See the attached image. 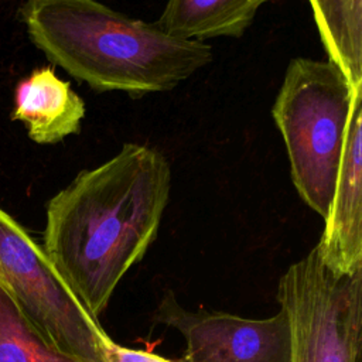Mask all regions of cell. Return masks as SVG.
<instances>
[{"instance_id": "8", "label": "cell", "mask_w": 362, "mask_h": 362, "mask_svg": "<svg viewBox=\"0 0 362 362\" xmlns=\"http://www.w3.org/2000/svg\"><path fill=\"white\" fill-rule=\"evenodd\" d=\"M11 117L33 141L54 144L79 133L85 102L51 66H41L17 82Z\"/></svg>"}, {"instance_id": "5", "label": "cell", "mask_w": 362, "mask_h": 362, "mask_svg": "<svg viewBox=\"0 0 362 362\" xmlns=\"http://www.w3.org/2000/svg\"><path fill=\"white\" fill-rule=\"evenodd\" d=\"M290 328V362H361L362 269L335 274L314 246L279 280Z\"/></svg>"}, {"instance_id": "1", "label": "cell", "mask_w": 362, "mask_h": 362, "mask_svg": "<svg viewBox=\"0 0 362 362\" xmlns=\"http://www.w3.org/2000/svg\"><path fill=\"white\" fill-rule=\"evenodd\" d=\"M170 191L171 168L164 154L126 143L48 201L42 249L93 318L154 242Z\"/></svg>"}, {"instance_id": "2", "label": "cell", "mask_w": 362, "mask_h": 362, "mask_svg": "<svg viewBox=\"0 0 362 362\" xmlns=\"http://www.w3.org/2000/svg\"><path fill=\"white\" fill-rule=\"evenodd\" d=\"M21 18L51 62L96 92H165L214 57L204 41L170 35L98 0H27Z\"/></svg>"}, {"instance_id": "11", "label": "cell", "mask_w": 362, "mask_h": 362, "mask_svg": "<svg viewBox=\"0 0 362 362\" xmlns=\"http://www.w3.org/2000/svg\"><path fill=\"white\" fill-rule=\"evenodd\" d=\"M0 362H81L48 345L0 286Z\"/></svg>"}, {"instance_id": "9", "label": "cell", "mask_w": 362, "mask_h": 362, "mask_svg": "<svg viewBox=\"0 0 362 362\" xmlns=\"http://www.w3.org/2000/svg\"><path fill=\"white\" fill-rule=\"evenodd\" d=\"M270 0H167L156 24L170 35L205 41L239 38Z\"/></svg>"}, {"instance_id": "10", "label": "cell", "mask_w": 362, "mask_h": 362, "mask_svg": "<svg viewBox=\"0 0 362 362\" xmlns=\"http://www.w3.org/2000/svg\"><path fill=\"white\" fill-rule=\"evenodd\" d=\"M328 59L362 86V0H308Z\"/></svg>"}, {"instance_id": "7", "label": "cell", "mask_w": 362, "mask_h": 362, "mask_svg": "<svg viewBox=\"0 0 362 362\" xmlns=\"http://www.w3.org/2000/svg\"><path fill=\"white\" fill-rule=\"evenodd\" d=\"M325 228L317 243L322 263L335 274L362 269V95L352 106Z\"/></svg>"}, {"instance_id": "12", "label": "cell", "mask_w": 362, "mask_h": 362, "mask_svg": "<svg viewBox=\"0 0 362 362\" xmlns=\"http://www.w3.org/2000/svg\"><path fill=\"white\" fill-rule=\"evenodd\" d=\"M102 349L106 362H175L148 351L122 346L109 337L103 339Z\"/></svg>"}, {"instance_id": "6", "label": "cell", "mask_w": 362, "mask_h": 362, "mask_svg": "<svg viewBox=\"0 0 362 362\" xmlns=\"http://www.w3.org/2000/svg\"><path fill=\"white\" fill-rule=\"evenodd\" d=\"M153 320L184 337L182 362H290V328L281 310L260 320L222 311H191L167 291Z\"/></svg>"}, {"instance_id": "4", "label": "cell", "mask_w": 362, "mask_h": 362, "mask_svg": "<svg viewBox=\"0 0 362 362\" xmlns=\"http://www.w3.org/2000/svg\"><path fill=\"white\" fill-rule=\"evenodd\" d=\"M0 286L55 351L81 362H106L102 325L65 286L44 249L1 208Z\"/></svg>"}, {"instance_id": "3", "label": "cell", "mask_w": 362, "mask_h": 362, "mask_svg": "<svg viewBox=\"0 0 362 362\" xmlns=\"http://www.w3.org/2000/svg\"><path fill=\"white\" fill-rule=\"evenodd\" d=\"M362 86L351 83L331 59L293 58L272 106L283 137L291 181L322 219L335 191L346 124Z\"/></svg>"}]
</instances>
